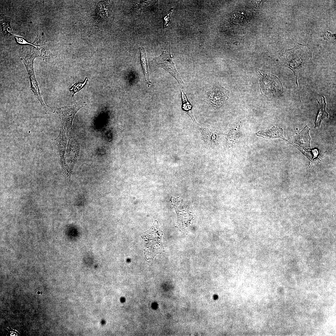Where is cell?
<instances>
[{
  "mask_svg": "<svg viewBox=\"0 0 336 336\" xmlns=\"http://www.w3.org/2000/svg\"><path fill=\"white\" fill-rule=\"evenodd\" d=\"M312 58V51L308 45L298 43L293 48L286 49L278 58V61L282 66L289 68L294 73L300 103L301 100L297 82L298 76Z\"/></svg>",
  "mask_w": 336,
  "mask_h": 336,
  "instance_id": "6da1fadb",
  "label": "cell"
},
{
  "mask_svg": "<svg viewBox=\"0 0 336 336\" xmlns=\"http://www.w3.org/2000/svg\"><path fill=\"white\" fill-rule=\"evenodd\" d=\"M147 243L144 254L148 259H152L156 255L164 251L162 241L163 232L160 229L157 221L155 220L152 226L140 234Z\"/></svg>",
  "mask_w": 336,
  "mask_h": 336,
  "instance_id": "7a4b0ae2",
  "label": "cell"
},
{
  "mask_svg": "<svg viewBox=\"0 0 336 336\" xmlns=\"http://www.w3.org/2000/svg\"><path fill=\"white\" fill-rule=\"evenodd\" d=\"M257 73L260 91L263 95L268 98H273L283 93L282 83L277 77L260 70H258Z\"/></svg>",
  "mask_w": 336,
  "mask_h": 336,
  "instance_id": "3957f363",
  "label": "cell"
},
{
  "mask_svg": "<svg viewBox=\"0 0 336 336\" xmlns=\"http://www.w3.org/2000/svg\"><path fill=\"white\" fill-rule=\"evenodd\" d=\"M85 102L79 101L75 104L67 106H61L56 104L54 110L60 119L61 125L64 129L66 135L69 133L72 125L75 116L77 111L81 108L85 106Z\"/></svg>",
  "mask_w": 336,
  "mask_h": 336,
  "instance_id": "277c9868",
  "label": "cell"
},
{
  "mask_svg": "<svg viewBox=\"0 0 336 336\" xmlns=\"http://www.w3.org/2000/svg\"><path fill=\"white\" fill-rule=\"evenodd\" d=\"M153 59L158 66L168 72L175 79L181 89L183 88L184 82L173 62L170 53V44L169 42H167L161 54Z\"/></svg>",
  "mask_w": 336,
  "mask_h": 336,
  "instance_id": "5b68a950",
  "label": "cell"
},
{
  "mask_svg": "<svg viewBox=\"0 0 336 336\" xmlns=\"http://www.w3.org/2000/svg\"><path fill=\"white\" fill-rule=\"evenodd\" d=\"M41 57L46 62H53L54 56L47 48L46 43L39 46H31L29 50L21 58L24 64H33L35 58Z\"/></svg>",
  "mask_w": 336,
  "mask_h": 336,
  "instance_id": "8992f818",
  "label": "cell"
},
{
  "mask_svg": "<svg viewBox=\"0 0 336 336\" xmlns=\"http://www.w3.org/2000/svg\"><path fill=\"white\" fill-rule=\"evenodd\" d=\"M79 142L74 138L69 139L65 156V167L63 171L66 176H70L77 161L80 150Z\"/></svg>",
  "mask_w": 336,
  "mask_h": 336,
  "instance_id": "52a82bcc",
  "label": "cell"
},
{
  "mask_svg": "<svg viewBox=\"0 0 336 336\" xmlns=\"http://www.w3.org/2000/svg\"><path fill=\"white\" fill-rule=\"evenodd\" d=\"M227 92L224 87H214L207 92L205 101L214 109L219 108L228 100Z\"/></svg>",
  "mask_w": 336,
  "mask_h": 336,
  "instance_id": "ba28073f",
  "label": "cell"
},
{
  "mask_svg": "<svg viewBox=\"0 0 336 336\" xmlns=\"http://www.w3.org/2000/svg\"><path fill=\"white\" fill-rule=\"evenodd\" d=\"M65 132L61 125L59 134L54 140L59 160L62 169L64 170L65 167V156L66 152L68 139Z\"/></svg>",
  "mask_w": 336,
  "mask_h": 336,
  "instance_id": "9c48e42d",
  "label": "cell"
},
{
  "mask_svg": "<svg viewBox=\"0 0 336 336\" xmlns=\"http://www.w3.org/2000/svg\"><path fill=\"white\" fill-rule=\"evenodd\" d=\"M310 129V128L306 125L300 133H296V136L291 141L292 143L291 144L295 143L305 149L310 150V142L311 138L309 134Z\"/></svg>",
  "mask_w": 336,
  "mask_h": 336,
  "instance_id": "30bf717a",
  "label": "cell"
},
{
  "mask_svg": "<svg viewBox=\"0 0 336 336\" xmlns=\"http://www.w3.org/2000/svg\"><path fill=\"white\" fill-rule=\"evenodd\" d=\"M283 134V129L282 128H278L276 126H274L270 129L259 131L256 133V135L264 138L269 139L279 138L289 142L284 137Z\"/></svg>",
  "mask_w": 336,
  "mask_h": 336,
  "instance_id": "8fae6325",
  "label": "cell"
},
{
  "mask_svg": "<svg viewBox=\"0 0 336 336\" xmlns=\"http://www.w3.org/2000/svg\"><path fill=\"white\" fill-rule=\"evenodd\" d=\"M204 140L214 146L219 143V136L218 133L213 130L203 128L201 130Z\"/></svg>",
  "mask_w": 336,
  "mask_h": 336,
  "instance_id": "7c38bea8",
  "label": "cell"
},
{
  "mask_svg": "<svg viewBox=\"0 0 336 336\" xmlns=\"http://www.w3.org/2000/svg\"><path fill=\"white\" fill-rule=\"evenodd\" d=\"M317 100L320 108L318 111L314 122L315 128L318 127L319 128L321 121L323 119L329 118V114L326 111V104L325 97L324 96H322L320 102H319L317 99Z\"/></svg>",
  "mask_w": 336,
  "mask_h": 336,
  "instance_id": "4fadbf2b",
  "label": "cell"
},
{
  "mask_svg": "<svg viewBox=\"0 0 336 336\" xmlns=\"http://www.w3.org/2000/svg\"><path fill=\"white\" fill-rule=\"evenodd\" d=\"M240 128L239 124H236L233 126V129L228 134L226 138V145L228 148L233 147L237 143L240 135Z\"/></svg>",
  "mask_w": 336,
  "mask_h": 336,
  "instance_id": "5bb4252c",
  "label": "cell"
},
{
  "mask_svg": "<svg viewBox=\"0 0 336 336\" xmlns=\"http://www.w3.org/2000/svg\"><path fill=\"white\" fill-rule=\"evenodd\" d=\"M181 91L182 109L190 117L194 124L198 126L199 124L196 121L192 111V105L182 89Z\"/></svg>",
  "mask_w": 336,
  "mask_h": 336,
  "instance_id": "9a60e30c",
  "label": "cell"
},
{
  "mask_svg": "<svg viewBox=\"0 0 336 336\" xmlns=\"http://www.w3.org/2000/svg\"><path fill=\"white\" fill-rule=\"evenodd\" d=\"M138 48L140 54V62L144 72L145 79L148 86L149 87L151 85V82L149 77L146 52L144 48L142 46H139Z\"/></svg>",
  "mask_w": 336,
  "mask_h": 336,
  "instance_id": "2e32d148",
  "label": "cell"
},
{
  "mask_svg": "<svg viewBox=\"0 0 336 336\" xmlns=\"http://www.w3.org/2000/svg\"><path fill=\"white\" fill-rule=\"evenodd\" d=\"M45 43V40L44 36L38 32L35 39L32 44L33 45L39 46Z\"/></svg>",
  "mask_w": 336,
  "mask_h": 336,
  "instance_id": "e0dca14e",
  "label": "cell"
},
{
  "mask_svg": "<svg viewBox=\"0 0 336 336\" xmlns=\"http://www.w3.org/2000/svg\"><path fill=\"white\" fill-rule=\"evenodd\" d=\"M296 147V148H298V147ZM299 148H300V149H301V148H300V147H299Z\"/></svg>",
  "mask_w": 336,
  "mask_h": 336,
  "instance_id": "ac0fdd59",
  "label": "cell"
}]
</instances>
